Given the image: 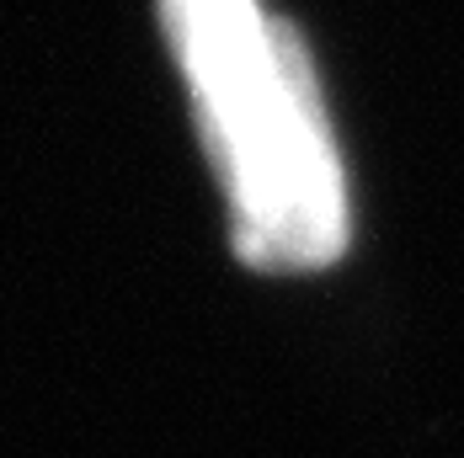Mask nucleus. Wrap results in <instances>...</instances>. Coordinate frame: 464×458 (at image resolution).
<instances>
[{"label": "nucleus", "mask_w": 464, "mask_h": 458, "mask_svg": "<svg viewBox=\"0 0 464 458\" xmlns=\"http://www.w3.org/2000/svg\"><path fill=\"white\" fill-rule=\"evenodd\" d=\"M235 208L240 256L315 272L347 245V192L310 53L262 0H160Z\"/></svg>", "instance_id": "obj_1"}]
</instances>
